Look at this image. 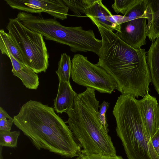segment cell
<instances>
[{
  "label": "cell",
  "mask_w": 159,
  "mask_h": 159,
  "mask_svg": "<svg viewBox=\"0 0 159 159\" xmlns=\"http://www.w3.org/2000/svg\"><path fill=\"white\" fill-rule=\"evenodd\" d=\"M102 37V49L96 65L115 80L122 94L138 98L148 93L151 75L145 49L134 48L93 18Z\"/></svg>",
  "instance_id": "cell-1"
},
{
  "label": "cell",
  "mask_w": 159,
  "mask_h": 159,
  "mask_svg": "<svg viewBox=\"0 0 159 159\" xmlns=\"http://www.w3.org/2000/svg\"><path fill=\"white\" fill-rule=\"evenodd\" d=\"M13 118L14 124L37 149L47 150L67 158L81 153V147L71 131L52 107L30 100Z\"/></svg>",
  "instance_id": "cell-2"
},
{
  "label": "cell",
  "mask_w": 159,
  "mask_h": 159,
  "mask_svg": "<svg viewBox=\"0 0 159 159\" xmlns=\"http://www.w3.org/2000/svg\"><path fill=\"white\" fill-rule=\"evenodd\" d=\"M86 88L83 92L77 94L72 107L66 112L68 118L65 123L83 148L81 153L88 155H116L108 129L99 118V102L96 98L95 90Z\"/></svg>",
  "instance_id": "cell-3"
},
{
  "label": "cell",
  "mask_w": 159,
  "mask_h": 159,
  "mask_svg": "<svg viewBox=\"0 0 159 159\" xmlns=\"http://www.w3.org/2000/svg\"><path fill=\"white\" fill-rule=\"evenodd\" d=\"M116 131L128 159H159L146 130L138 100L128 94L118 98L113 110Z\"/></svg>",
  "instance_id": "cell-4"
},
{
  "label": "cell",
  "mask_w": 159,
  "mask_h": 159,
  "mask_svg": "<svg viewBox=\"0 0 159 159\" xmlns=\"http://www.w3.org/2000/svg\"><path fill=\"white\" fill-rule=\"evenodd\" d=\"M17 18L24 26L41 34L47 40L69 46L73 52H99L101 40L97 39L93 30H84L81 26L66 27L55 18L44 19L25 11H19Z\"/></svg>",
  "instance_id": "cell-5"
},
{
  "label": "cell",
  "mask_w": 159,
  "mask_h": 159,
  "mask_svg": "<svg viewBox=\"0 0 159 159\" xmlns=\"http://www.w3.org/2000/svg\"><path fill=\"white\" fill-rule=\"evenodd\" d=\"M6 29L25 64L36 74L45 72L49 65V55L43 36L25 27L17 17L9 18Z\"/></svg>",
  "instance_id": "cell-6"
},
{
  "label": "cell",
  "mask_w": 159,
  "mask_h": 159,
  "mask_svg": "<svg viewBox=\"0 0 159 159\" xmlns=\"http://www.w3.org/2000/svg\"><path fill=\"white\" fill-rule=\"evenodd\" d=\"M71 62V76L75 83L102 93L111 94L117 89L113 78L102 68L89 61L87 57L75 54Z\"/></svg>",
  "instance_id": "cell-7"
},
{
  "label": "cell",
  "mask_w": 159,
  "mask_h": 159,
  "mask_svg": "<svg viewBox=\"0 0 159 159\" xmlns=\"http://www.w3.org/2000/svg\"><path fill=\"white\" fill-rule=\"evenodd\" d=\"M146 0L139 1L125 16L128 21L120 25V32L116 34L124 42L136 49L146 44Z\"/></svg>",
  "instance_id": "cell-8"
},
{
  "label": "cell",
  "mask_w": 159,
  "mask_h": 159,
  "mask_svg": "<svg viewBox=\"0 0 159 159\" xmlns=\"http://www.w3.org/2000/svg\"><path fill=\"white\" fill-rule=\"evenodd\" d=\"M11 8L32 13L44 12L61 20L67 18L69 8L61 0H5Z\"/></svg>",
  "instance_id": "cell-9"
},
{
  "label": "cell",
  "mask_w": 159,
  "mask_h": 159,
  "mask_svg": "<svg viewBox=\"0 0 159 159\" xmlns=\"http://www.w3.org/2000/svg\"><path fill=\"white\" fill-rule=\"evenodd\" d=\"M138 102L143 121L151 138L157 129V101L148 93Z\"/></svg>",
  "instance_id": "cell-10"
},
{
  "label": "cell",
  "mask_w": 159,
  "mask_h": 159,
  "mask_svg": "<svg viewBox=\"0 0 159 159\" xmlns=\"http://www.w3.org/2000/svg\"><path fill=\"white\" fill-rule=\"evenodd\" d=\"M5 55L11 61L13 75L20 79L26 88L36 89L39 84L37 74L25 64L17 61L9 52H7Z\"/></svg>",
  "instance_id": "cell-11"
},
{
  "label": "cell",
  "mask_w": 159,
  "mask_h": 159,
  "mask_svg": "<svg viewBox=\"0 0 159 159\" xmlns=\"http://www.w3.org/2000/svg\"><path fill=\"white\" fill-rule=\"evenodd\" d=\"M77 93L72 89L70 83L59 81L58 93L54 100V109L61 114L72 106Z\"/></svg>",
  "instance_id": "cell-12"
},
{
  "label": "cell",
  "mask_w": 159,
  "mask_h": 159,
  "mask_svg": "<svg viewBox=\"0 0 159 159\" xmlns=\"http://www.w3.org/2000/svg\"><path fill=\"white\" fill-rule=\"evenodd\" d=\"M147 36L153 42L159 36V0H146Z\"/></svg>",
  "instance_id": "cell-13"
},
{
  "label": "cell",
  "mask_w": 159,
  "mask_h": 159,
  "mask_svg": "<svg viewBox=\"0 0 159 159\" xmlns=\"http://www.w3.org/2000/svg\"><path fill=\"white\" fill-rule=\"evenodd\" d=\"M86 15L93 18L107 29L117 31L116 26L111 22L113 16L111 12L104 5L102 0L96 1L86 10Z\"/></svg>",
  "instance_id": "cell-14"
},
{
  "label": "cell",
  "mask_w": 159,
  "mask_h": 159,
  "mask_svg": "<svg viewBox=\"0 0 159 159\" xmlns=\"http://www.w3.org/2000/svg\"><path fill=\"white\" fill-rule=\"evenodd\" d=\"M146 59L152 82L159 94V36L152 42L147 52Z\"/></svg>",
  "instance_id": "cell-15"
},
{
  "label": "cell",
  "mask_w": 159,
  "mask_h": 159,
  "mask_svg": "<svg viewBox=\"0 0 159 159\" xmlns=\"http://www.w3.org/2000/svg\"><path fill=\"white\" fill-rule=\"evenodd\" d=\"M0 49L2 54L9 52L17 61L24 63L20 51L13 39L3 29L0 30Z\"/></svg>",
  "instance_id": "cell-16"
},
{
  "label": "cell",
  "mask_w": 159,
  "mask_h": 159,
  "mask_svg": "<svg viewBox=\"0 0 159 159\" xmlns=\"http://www.w3.org/2000/svg\"><path fill=\"white\" fill-rule=\"evenodd\" d=\"M72 62L70 57L66 53L62 54L58 62V70L56 71L59 81L70 83Z\"/></svg>",
  "instance_id": "cell-17"
},
{
  "label": "cell",
  "mask_w": 159,
  "mask_h": 159,
  "mask_svg": "<svg viewBox=\"0 0 159 159\" xmlns=\"http://www.w3.org/2000/svg\"><path fill=\"white\" fill-rule=\"evenodd\" d=\"M66 5L73 13L77 16H80L85 13L86 10L96 0H62Z\"/></svg>",
  "instance_id": "cell-18"
},
{
  "label": "cell",
  "mask_w": 159,
  "mask_h": 159,
  "mask_svg": "<svg viewBox=\"0 0 159 159\" xmlns=\"http://www.w3.org/2000/svg\"><path fill=\"white\" fill-rule=\"evenodd\" d=\"M19 131L0 130V146L15 148L17 147Z\"/></svg>",
  "instance_id": "cell-19"
},
{
  "label": "cell",
  "mask_w": 159,
  "mask_h": 159,
  "mask_svg": "<svg viewBox=\"0 0 159 159\" xmlns=\"http://www.w3.org/2000/svg\"><path fill=\"white\" fill-rule=\"evenodd\" d=\"M139 0H115L111 7L117 13L125 15Z\"/></svg>",
  "instance_id": "cell-20"
},
{
  "label": "cell",
  "mask_w": 159,
  "mask_h": 159,
  "mask_svg": "<svg viewBox=\"0 0 159 159\" xmlns=\"http://www.w3.org/2000/svg\"><path fill=\"white\" fill-rule=\"evenodd\" d=\"M109 107V103L104 101L99 106L100 110L98 111L99 120L102 125L107 128H108V125L107 122L106 114Z\"/></svg>",
  "instance_id": "cell-21"
},
{
  "label": "cell",
  "mask_w": 159,
  "mask_h": 159,
  "mask_svg": "<svg viewBox=\"0 0 159 159\" xmlns=\"http://www.w3.org/2000/svg\"><path fill=\"white\" fill-rule=\"evenodd\" d=\"M76 159H124L121 156L116 155L109 156L98 155H86L81 153Z\"/></svg>",
  "instance_id": "cell-22"
},
{
  "label": "cell",
  "mask_w": 159,
  "mask_h": 159,
  "mask_svg": "<svg viewBox=\"0 0 159 159\" xmlns=\"http://www.w3.org/2000/svg\"><path fill=\"white\" fill-rule=\"evenodd\" d=\"M14 119H4L0 120V130L10 131Z\"/></svg>",
  "instance_id": "cell-23"
},
{
  "label": "cell",
  "mask_w": 159,
  "mask_h": 159,
  "mask_svg": "<svg viewBox=\"0 0 159 159\" xmlns=\"http://www.w3.org/2000/svg\"><path fill=\"white\" fill-rule=\"evenodd\" d=\"M151 139L154 149L159 158V129H157Z\"/></svg>",
  "instance_id": "cell-24"
},
{
  "label": "cell",
  "mask_w": 159,
  "mask_h": 159,
  "mask_svg": "<svg viewBox=\"0 0 159 159\" xmlns=\"http://www.w3.org/2000/svg\"><path fill=\"white\" fill-rule=\"evenodd\" d=\"M11 117L2 107H0V120L4 119H12Z\"/></svg>",
  "instance_id": "cell-25"
},
{
  "label": "cell",
  "mask_w": 159,
  "mask_h": 159,
  "mask_svg": "<svg viewBox=\"0 0 159 159\" xmlns=\"http://www.w3.org/2000/svg\"><path fill=\"white\" fill-rule=\"evenodd\" d=\"M159 129V104L157 109V129Z\"/></svg>",
  "instance_id": "cell-26"
}]
</instances>
